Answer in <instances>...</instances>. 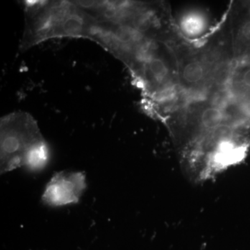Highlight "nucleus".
I'll return each mask as SVG.
<instances>
[{"instance_id": "1", "label": "nucleus", "mask_w": 250, "mask_h": 250, "mask_svg": "<svg viewBox=\"0 0 250 250\" xmlns=\"http://www.w3.org/2000/svg\"><path fill=\"white\" fill-rule=\"evenodd\" d=\"M187 164H237L250 148V22L231 5L202 39H184L178 76L154 116Z\"/></svg>"}, {"instance_id": "4", "label": "nucleus", "mask_w": 250, "mask_h": 250, "mask_svg": "<svg viewBox=\"0 0 250 250\" xmlns=\"http://www.w3.org/2000/svg\"><path fill=\"white\" fill-rule=\"evenodd\" d=\"M86 187V177L83 172H57L46 186L42 201L54 207L77 204Z\"/></svg>"}, {"instance_id": "2", "label": "nucleus", "mask_w": 250, "mask_h": 250, "mask_svg": "<svg viewBox=\"0 0 250 250\" xmlns=\"http://www.w3.org/2000/svg\"><path fill=\"white\" fill-rule=\"evenodd\" d=\"M20 49L27 51L55 38L88 39L92 18L78 1H25Z\"/></svg>"}, {"instance_id": "5", "label": "nucleus", "mask_w": 250, "mask_h": 250, "mask_svg": "<svg viewBox=\"0 0 250 250\" xmlns=\"http://www.w3.org/2000/svg\"><path fill=\"white\" fill-rule=\"evenodd\" d=\"M173 16L179 31L190 41L202 39L214 25L210 23L209 15L203 9H184Z\"/></svg>"}, {"instance_id": "3", "label": "nucleus", "mask_w": 250, "mask_h": 250, "mask_svg": "<svg viewBox=\"0 0 250 250\" xmlns=\"http://www.w3.org/2000/svg\"><path fill=\"white\" fill-rule=\"evenodd\" d=\"M49 148L37 122L27 112L15 111L0 121L1 174L27 167L40 170L49 161Z\"/></svg>"}]
</instances>
